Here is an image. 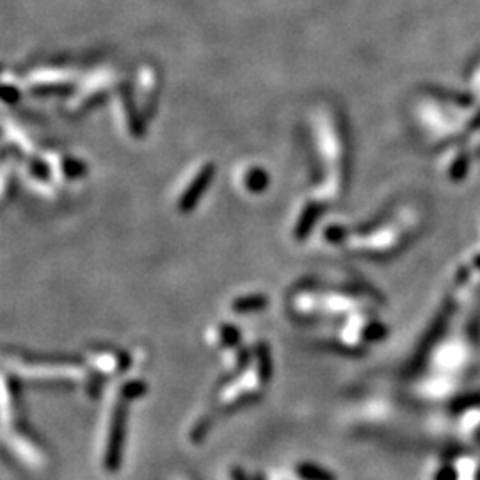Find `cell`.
<instances>
[{
    "label": "cell",
    "instance_id": "cell-1",
    "mask_svg": "<svg viewBox=\"0 0 480 480\" xmlns=\"http://www.w3.org/2000/svg\"><path fill=\"white\" fill-rule=\"evenodd\" d=\"M132 400L134 398H130L123 390H119L116 404L112 405V411H110L105 455H103V464H105L107 471H117V468H119L124 439V423H127V404H130Z\"/></svg>",
    "mask_w": 480,
    "mask_h": 480
},
{
    "label": "cell",
    "instance_id": "cell-2",
    "mask_svg": "<svg viewBox=\"0 0 480 480\" xmlns=\"http://www.w3.org/2000/svg\"><path fill=\"white\" fill-rule=\"evenodd\" d=\"M213 176H215V166L213 164H205L196 173V176L192 178L188 187L183 188V192L178 198V210L181 213H188L196 208V205L201 201L205 192L208 191V185L213 180Z\"/></svg>",
    "mask_w": 480,
    "mask_h": 480
},
{
    "label": "cell",
    "instance_id": "cell-3",
    "mask_svg": "<svg viewBox=\"0 0 480 480\" xmlns=\"http://www.w3.org/2000/svg\"><path fill=\"white\" fill-rule=\"evenodd\" d=\"M87 363L100 377H112L127 368L130 358L117 348L96 347L95 351L87 352Z\"/></svg>",
    "mask_w": 480,
    "mask_h": 480
},
{
    "label": "cell",
    "instance_id": "cell-4",
    "mask_svg": "<svg viewBox=\"0 0 480 480\" xmlns=\"http://www.w3.org/2000/svg\"><path fill=\"white\" fill-rule=\"evenodd\" d=\"M320 212H322V210H320V206L316 205V203H309V205H306L304 208L301 210V213H299L297 217V223H295L294 226V237L297 238V240H304V238L311 233L316 220H319Z\"/></svg>",
    "mask_w": 480,
    "mask_h": 480
},
{
    "label": "cell",
    "instance_id": "cell-5",
    "mask_svg": "<svg viewBox=\"0 0 480 480\" xmlns=\"http://www.w3.org/2000/svg\"><path fill=\"white\" fill-rule=\"evenodd\" d=\"M212 343L219 348H233L242 340V333L233 326V324H217L212 329L210 336Z\"/></svg>",
    "mask_w": 480,
    "mask_h": 480
},
{
    "label": "cell",
    "instance_id": "cell-6",
    "mask_svg": "<svg viewBox=\"0 0 480 480\" xmlns=\"http://www.w3.org/2000/svg\"><path fill=\"white\" fill-rule=\"evenodd\" d=\"M269 306V299L263 294H249L240 295L231 302V309L238 315H251V313L262 311Z\"/></svg>",
    "mask_w": 480,
    "mask_h": 480
},
{
    "label": "cell",
    "instance_id": "cell-7",
    "mask_svg": "<svg viewBox=\"0 0 480 480\" xmlns=\"http://www.w3.org/2000/svg\"><path fill=\"white\" fill-rule=\"evenodd\" d=\"M244 187L251 194H260L269 187V174L262 167H251L244 174Z\"/></svg>",
    "mask_w": 480,
    "mask_h": 480
},
{
    "label": "cell",
    "instance_id": "cell-8",
    "mask_svg": "<svg viewBox=\"0 0 480 480\" xmlns=\"http://www.w3.org/2000/svg\"><path fill=\"white\" fill-rule=\"evenodd\" d=\"M295 473L302 480H336L329 469L322 468V466L315 464V462H301L295 468Z\"/></svg>",
    "mask_w": 480,
    "mask_h": 480
},
{
    "label": "cell",
    "instance_id": "cell-9",
    "mask_svg": "<svg viewBox=\"0 0 480 480\" xmlns=\"http://www.w3.org/2000/svg\"><path fill=\"white\" fill-rule=\"evenodd\" d=\"M63 173H64V176L70 178V180H75V178L84 176L85 166L80 162V160L68 156V159L63 160Z\"/></svg>",
    "mask_w": 480,
    "mask_h": 480
}]
</instances>
